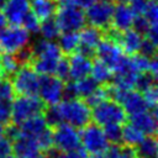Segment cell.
Segmentation results:
<instances>
[{
    "label": "cell",
    "instance_id": "40",
    "mask_svg": "<svg viewBox=\"0 0 158 158\" xmlns=\"http://www.w3.org/2000/svg\"><path fill=\"white\" fill-rule=\"evenodd\" d=\"M156 49H157V43H154L149 38H147V37L143 36L138 53L143 54L147 58H152V57H156Z\"/></svg>",
    "mask_w": 158,
    "mask_h": 158
},
{
    "label": "cell",
    "instance_id": "37",
    "mask_svg": "<svg viewBox=\"0 0 158 158\" xmlns=\"http://www.w3.org/2000/svg\"><path fill=\"white\" fill-rule=\"evenodd\" d=\"M15 91L11 84L10 78L2 77L0 79V100H7V101H12V99L15 98Z\"/></svg>",
    "mask_w": 158,
    "mask_h": 158
},
{
    "label": "cell",
    "instance_id": "46",
    "mask_svg": "<svg viewBox=\"0 0 158 158\" xmlns=\"http://www.w3.org/2000/svg\"><path fill=\"white\" fill-rule=\"evenodd\" d=\"M5 27H6V19H5V16H4L1 9H0V35H1V32H2V30H4Z\"/></svg>",
    "mask_w": 158,
    "mask_h": 158
},
{
    "label": "cell",
    "instance_id": "3",
    "mask_svg": "<svg viewBox=\"0 0 158 158\" xmlns=\"http://www.w3.org/2000/svg\"><path fill=\"white\" fill-rule=\"evenodd\" d=\"M46 105L37 95H19L11 101V122L21 123L22 121L43 112Z\"/></svg>",
    "mask_w": 158,
    "mask_h": 158
},
{
    "label": "cell",
    "instance_id": "16",
    "mask_svg": "<svg viewBox=\"0 0 158 158\" xmlns=\"http://www.w3.org/2000/svg\"><path fill=\"white\" fill-rule=\"evenodd\" d=\"M69 62V78L70 80H78L84 77L90 75L93 60L89 57H85L78 52L68 56Z\"/></svg>",
    "mask_w": 158,
    "mask_h": 158
},
{
    "label": "cell",
    "instance_id": "48",
    "mask_svg": "<svg viewBox=\"0 0 158 158\" xmlns=\"http://www.w3.org/2000/svg\"><path fill=\"white\" fill-rule=\"evenodd\" d=\"M30 158H48V156L46 154V152H38L37 154H35V156H32Z\"/></svg>",
    "mask_w": 158,
    "mask_h": 158
},
{
    "label": "cell",
    "instance_id": "31",
    "mask_svg": "<svg viewBox=\"0 0 158 158\" xmlns=\"http://www.w3.org/2000/svg\"><path fill=\"white\" fill-rule=\"evenodd\" d=\"M109 99V91H107V84H100L91 94H89L86 98H84L83 100L85 101V104L91 109L94 106H96L98 104H100L101 101Z\"/></svg>",
    "mask_w": 158,
    "mask_h": 158
},
{
    "label": "cell",
    "instance_id": "29",
    "mask_svg": "<svg viewBox=\"0 0 158 158\" xmlns=\"http://www.w3.org/2000/svg\"><path fill=\"white\" fill-rule=\"evenodd\" d=\"M46 154L48 156V158H88L89 156V153L81 146L73 151H58L53 147L48 149Z\"/></svg>",
    "mask_w": 158,
    "mask_h": 158
},
{
    "label": "cell",
    "instance_id": "42",
    "mask_svg": "<svg viewBox=\"0 0 158 158\" xmlns=\"http://www.w3.org/2000/svg\"><path fill=\"white\" fill-rule=\"evenodd\" d=\"M0 122L4 125L11 122V101L0 100Z\"/></svg>",
    "mask_w": 158,
    "mask_h": 158
},
{
    "label": "cell",
    "instance_id": "6",
    "mask_svg": "<svg viewBox=\"0 0 158 158\" xmlns=\"http://www.w3.org/2000/svg\"><path fill=\"white\" fill-rule=\"evenodd\" d=\"M115 2L111 0H95L85 9V21L102 31L111 26Z\"/></svg>",
    "mask_w": 158,
    "mask_h": 158
},
{
    "label": "cell",
    "instance_id": "27",
    "mask_svg": "<svg viewBox=\"0 0 158 158\" xmlns=\"http://www.w3.org/2000/svg\"><path fill=\"white\" fill-rule=\"evenodd\" d=\"M58 60L59 59L49 58V57H36L32 58L31 65L40 75H48V74H54Z\"/></svg>",
    "mask_w": 158,
    "mask_h": 158
},
{
    "label": "cell",
    "instance_id": "55",
    "mask_svg": "<svg viewBox=\"0 0 158 158\" xmlns=\"http://www.w3.org/2000/svg\"><path fill=\"white\" fill-rule=\"evenodd\" d=\"M1 78H2V74H1V73H0V79H1Z\"/></svg>",
    "mask_w": 158,
    "mask_h": 158
},
{
    "label": "cell",
    "instance_id": "4",
    "mask_svg": "<svg viewBox=\"0 0 158 158\" xmlns=\"http://www.w3.org/2000/svg\"><path fill=\"white\" fill-rule=\"evenodd\" d=\"M11 84L17 95H37L40 86V74L31 63L22 64L11 77Z\"/></svg>",
    "mask_w": 158,
    "mask_h": 158
},
{
    "label": "cell",
    "instance_id": "41",
    "mask_svg": "<svg viewBox=\"0 0 158 158\" xmlns=\"http://www.w3.org/2000/svg\"><path fill=\"white\" fill-rule=\"evenodd\" d=\"M149 27L151 26H149L148 21L142 15H135V19H133V22H132V28L133 30H136L142 36H146Z\"/></svg>",
    "mask_w": 158,
    "mask_h": 158
},
{
    "label": "cell",
    "instance_id": "53",
    "mask_svg": "<svg viewBox=\"0 0 158 158\" xmlns=\"http://www.w3.org/2000/svg\"><path fill=\"white\" fill-rule=\"evenodd\" d=\"M0 62H1V52H0ZM1 73V72H0Z\"/></svg>",
    "mask_w": 158,
    "mask_h": 158
},
{
    "label": "cell",
    "instance_id": "44",
    "mask_svg": "<svg viewBox=\"0 0 158 158\" xmlns=\"http://www.w3.org/2000/svg\"><path fill=\"white\" fill-rule=\"evenodd\" d=\"M148 0H128L127 4L128 6L131 7V10L133 11L135 15H141L146 7V4H147Z\"/></svg>",
    "mask_w": 158,
    "mask_h": 158
},
{
    "label": "cell",
    "instance_id": "5",
    "mask_svg": "<svg viewBox=\"0 0 158 158\" xmlns=\"http://www.w3.org/2000/svg\"><path fill=\"white\" fill-rule=\"evenodd\" d=\"M54 16L62 32L65 31L78 32L86 23L84 9L72 4H59Z\"/></svg>",
    "mask_w": 158,
    "mask_h": 158
},
{
    "label": "cell",
    "instance_id": "25",
    "mask_svg": "<svg viewBox=\"0 0 158 158\" xmlns=\"http://www.w3.org/2000/svg\"><path fill=\"white\" fill-rule=\"evenodd\" d=\"M91 77L99 83V84H109L114 77V72L112 69L106 65L104 62H101L100 59H95L91 64V70H90Z\"/></svg>",
    "mask_w": 158,
    "mask_h": 158
},
{
    "label": "cell",
    "instance_id": "26",
    "mask_svg": "<svg viewBox=\"0 0 158 158\" xmlns=\"http://www.w3.org/2000/svg\"><path fill=\"white\" fill-rule=\"evenodd\" d=\"M146 135L137 128L132 122H125L122 126V144L136 147L144 137Z\"/></svg>",
    "mask_w": 158,
    "mask_h": 158
},
{
    "label": "cell",
    "instance_id": "28",
    "mask_svg": "<svg viewBox=\"0 0 158 158\" xmlns=\"http://www.w3.org/2000/svg\"><path fill=\"white\" fill-rule=\"evenodd\" d=\"M38 32L41 33L42 38L48 40V41H54L56 38H58V36L60 35L62 31H60L54 16H53V17H49V19L41 21Z\"/></svg>",
    "mask_w": 158,
    "mask_h": 158
},
{
    "label": "cell",
    "instance_id": "24",
    "mask_svg": "<svg viewBox=\"0 0 158 158\" xmlns=\"http://www.w3.org/2000/svg\"><path fill=\"white\" fill-rule=\"evenodd\" d=\"M157 149H158V144H157L156 135L144 136L143 139L135 147L136 156L142 157V158H156Z\"/></svg>",
    "mask_w": 158,
    "mask_h": 158
},
{
    "label": "cell",
    "instance_id": "43",
    "mask_svg": "<svg viewBox=\"0 0 158 158\" xmlns=\"http://www.w3.org/2000/svg\"><path fill=\"white\" fill-rule=\"evenodd\" d=\"M12 154V142L6 137H0V158H7Z\"/></svg>",
    "mask_w": 158,
    "mask_h": 158
},
{
    "label": "cell",
    "instance_id": "39",
    "mask_svg": "<svg viewBox=\"0 0 158 158\" xmlns=\"http://www.w3.org/2000/svg\"><path fill=\"white\" fill-rule=\"evenodd\" d=\"M142 93V96L144 99V101L147 102L148 105V109L149 110H156V106H157V101H158V90H157V85H152L149 88H147L146 90L141 91Z\"/></svg>",
    "mask_w": 158,
    "mask_h": 158
},
{
    "label": "cell",
    "instance_id": "19",
    "mask_svg": "<svg viewBox=\"0 0 158 158\" xmlns=\"http://www.w3.org/2000/svg\"><path fill=\"white\" fill-rule=\"evenodd\" d=\"M142 38H143V36L131 27V28H127L121 32L120 40H118V46L121 47V49L123 51L125 54L132 56L135 53H138Z\"/></svg>",
    "mask_w": 158,
    "mask_h": 158
},
{
    "label": "cell",
    "instance_id": "23",
    "mask_svg": "<svg viewBox=\"0 0 158 158\" xmlns=\"http://www.w3.org/2000/svg\"><path fill=\"white\" fill-rule=\"evenodd\" d=\"M65 56H70L77 52L78 46H79V36L78 32L75 31H65L60 32L58 36V43H57Z\"/></svg>",
    "mask_w": 158,
    "mask_h": 158
},
{
    "label": "cell",
    "instance_id": "35",
    "mask_svg": "<svg viewBox=\"0 0 158 158\" xmlns=\"http://www.w3.org/2000/svg\"><path fill=\"white\" fill-rule=\"evenodd\" d=\"M156 78L154 75H152L149 72H142L137 75L136 83H135V89L138 91H143L147 88L152 86L156 84Z\"/></svg>",
    "mask_w": 158,
    "mask_h": 158
},
{
    "label": "cell",
    "instance_id": "12",
    "mask_svg": "<svg viewBox=\"0 0 158 158\" xmlns=\"http://www.w3.org/2000/svg\"><path fill=\"white\" fill-rule=\"evenodd\" d=\"M78 36H79V46L77 52L89 58L95 57V48L104 36L102 30L89 25L79 30Z\"/></svg>",
    "mask_w": 158,
    "mask_h": 158
},
{
    "label": "cell",
    "instance_id": "32",
    "mask_svg": "<svg viewBox=\"0 0 158 158\" xmlns=\"http://www.w3.org/2000/svg\"><path fill=\"white\" fill-rule=\"evenodd\" d=\"M141 15L148 21L151 27H158V6L156 0H148Z\"/></svg>",
    "mask_w": 158,
    "mask_h": 158
},
{
    "label": "cell",
    "instance_id": "21",
    "mask_svg": "<svg viewBox=\"0 0 158 158\" xmlns=\"http://www.w3.org/2000/svg\"><path fill=\"white\" fill-rule=\"evenodd\" d=\"M19 127H20L21 136H27V137L36 138L48 126L46 123V120H44L43 115L40 114V115H35V116L22 121L21 123H19Z\"/></svg>",
    "mask_w": 158,
    "mask_h": 158
},
{
    "label": "cell",
    "instance_id": "1",
    "mask_svg": "<svg viewBox=\"0 0 158 158\" xmlns=\"http://www.w3.org/2000/svg\"><path fill=\"white\" fill-rule=\"evenodd\" d=\"M57 106L63 122L69 123L77 128H81L91 121V109L83 99H63L57 104Z\"/></svg>",
    "mask_w": 158,
    "mask_h": 158
},
{
    "label": "cell",
    "instance_id": "20",
    "mask_svg": "<svg viewBox=\"0 0 158 158\" xmlns=\"http://www.w3.org/2000/svg\"><path fill=\"white\" fill-rule=\"evenodd\" d=\"M31 51H32V58L49 57V58L59 59L62 57V51H60L59 46L56 42L48 41V40H44V38L37 40L31 46Z\"/></svg>",
    "mask_w": 158,
    "mask_h": 158
},
{
    "label": "cell",
    "instance_id": "14",
    "mask_svg": "<svg viewBox=\"0 0 158 158\" xmlns=\"http://www.w3.org/2000/svg\"><path fill=\"white\" fill-rule=\"evenodd\" d=\"M120 104L123 107V110L128 117L149 110L147 102L144 101V99L142 96V93L136 90V89L127 90L125 93L122 100L120 101Z\"/></svg>",
    "mask_w": 158,
    "mask_h": 158
},
{
    "label": "cell",
    "instance_id": "8",
    "mask_svg": "<svg viewBox=\"0 0 158 158\" xmlns=\"http://www.w3.org/2000/svg\"><path fill=\"white\" fill-rule=\"evenodd\" d=\"M30 42V32L21 25L5 27L0 35V52L14 54Z\"/></svg>",
    "mask_w": 158,
    "mask_h": 158
},
{
    "label": "cell",
    "instance_id": "47",
    "mask_svg": "<svg viewBox=\"0 0 158 158\" xmlns=\"http://www.w3.org/2000/svg\"><path fill=\"white\" fill-rule=\"evenodd\" d=\"M88 158H107L105 152H100V153H90L88 156Z\"/></svg>",
    "mask_w": 158,
    "mask_h": 158
},
{
    "label": "cell",
    "instance_id": "45",
    "mask_svg": "<svg viewBox=\"0 0 158 158\" xmlns=\"http://www.w3.org/2000/svg\"><path fill=\"white\" fill-rule=\"evenodd\" d=\"M59 4H72V5H77L81 9H86L89 5H91L95 0H58Z\"/></svg>",
    "mask_w": 158,
    "mask_h": 158
},
{
    "label": "cell",
    "instance_id": "30",
    "mask_svg": "<svg viewBox=\"0 0 158 158\" xmlns=\"http://www.w3.org/2000/svg\"><path fill=\"white\" fill-rule=\"evenodd\" d=\"M20 64L17 63L14 54L10 53H2L1 54V62H0V72L2 77L11 78L12 74L19 69Z\"/></svg>",
    "mask_w": 158,
    "mask_h": 158
},
{
    "label": "cell",
    "instance_id": "34",
    "mask_svg": "<svg viewBox=\"0 0 158 158\" xmlns=\"http://www.w3.org/2000/svg\"><path fill=\"white\" fill-rule=\"evenodd\" d=\"M37 143L40 146L41 152H47L48 149L53 148V131L51 127L44 128L37 137Z\"/></svg>",
    "mask_w": 158,
    "mask_h": 158
},
{
    "label": "cell",
    "instance_id": "7",
    "mask_svg": "<svg viewBox=\"0 0 158 158\" xmlns=\"http://www.w3.org/2000/svg\"><path fill=\"white\" fill-rule=\"evenodd\" d=\"M80 146L90 153L105 152L110 146L104 130L95 122H89L80 131Z\"/></svg>",
    "mask_w": 158,
    "mask_h": 158
},
{
    "label": "cell",
    "instance_id": "56",
    "mask_svg": "<svg viewBox=\"0 0 158 158\" xmlns=\"http://www.w3.org/2000/svg\"><path fill=\"white\" fill-rule=\"evenodd\" d=\"M111 1H114V0H111Z\"/></svg>",
    "mask_w": 158,
    "mask_h": 158
},
{
    "label": "cell",
    "instance_id": "13",
    "mask_svg": "<svg viewBox=\"0 0 158 158\" xmlns=\"http://www.w3.org/2000/svg\"><path fill=\"white\" fill-rule=\"evenodd\" d=\"M1 9L6 22L11 25H21L26 14L31 10V4L30 0H6Z\"/></svg>",
    "mask_w": 158,
    "mask_h": 158
},
{
    "label": "cell",
    "instance_id": "11",
    "mask_svg": "<svg viewBox=\"0 0 158 158\" xmlns=\"http://www.w3.org/2000/svg\"><path fill=\"white\" fill-rule=\"evenodd\" d=\"M125 54L123 51L121 49V47L112 42L111 40L109 38H105L102 37L101 41L98 43L96 48H95V57L98 59H100L101 62H104L106 65H109L112 72L114 69L121 63V60L125 58Z\"/></svg>",
    "mask_w": 158,
    "mask_h": 158
},
{
    "label": "cell",
    "instance_id": "38",
    "mask_svg": "<svg viewBox=\"0 0 158 158\" xmlns=\"http://www.w3.org/2000/svg\"><path fill=\"white\" fill-rule=\"evenodd\" d=\"M54 75L58 77L59 79H62L64 83L70 80L69 78V62H68V56H62L57 63V67H56V72H54Z\"/></svg>",
    "mask_w": 158,
    "mask_h": 158
},
{
    "label": "cell",
    "instance_id": "36",
    "mask_svg": "<svg viewBox=\"0 0 158 158\" xmlns=\"http://www.w3.org/2000/svg\"><path fill=\"white\" fill-rule=\"evenodd\" d=\"M40 25H41V21L31 10L26 14V16L23 17V20L21 22V26L23 28H26L30 33H37L40 31Z\"/></svg>",
    "mask_w": 158,
    "mask_h": 158
},
{
    "label": "cell",
    "instance_id": "2",
    "mask_svg": "<svg viewBox=\"0 0 158 158\" xmlns=\"http://www.w3.org/2000/svg\"><path fill=\"white\" fill-rule=\"evenodd\" d=\"M91 109V120L101 127L107 125H123L127 120V115L121 104L111 99H106Z\"/></svg>",
    "mask_w": 158,
    "mask_h": 158
},
{
    "label": "cell",
    "instance_id": "17",
    "mask_svg": "<svg viewBox=\"0 0 158 158\" xmlns=\"http://www.w3.org/2000/svg\"><path fill=\"white\" fill-rule=\"evenodd\" d=\"M41 152L37 139L33 137L20 136L12 141V153L16 158H30Z\"/></svg>",
    "mask_w": 158,
    "mask_h": 158
},
{
    "label": "cell",
    "instance_id": "33",
    "mask_svg": "<svg viewBox=\"0 0 158 158\" xmlns=\"http://www.w3.org/2000/svg\"><path fill=\"white\" fill-rule=\"evenodd\" d=\"M102 130L110 144L122 143V125H107L104 126Z\"/></svg>",
    "mask_w": 158,
    "mask_h": 158
},
{
    "label": "cell",
    "instance_id": "52",
    "mask_svg": "<svg viewBox=\"0 0 158 158\" xmlns=\"http://www.w3.org/2000/svg\"><path fill=\"white\" fill-rule=\"evenodd\" d=\"M7 158H16V157H15V156H12V154H11V156H9V157H7Z\"/></svg>",
    "mask_w": 158,
    "mask_h": 158
},
{
    "label": "cell",
    "instance_id": "10",
    "mask_svg": "<svg viewBox=\"0 0 158 158\" xmlns=\"http://www.w3.org/2000/svg\"><path fill=\"white\" fill-rule=\"evenodd\" d=\"M53 131V147L58 151H73L80 146L79 128L69 125L60 123L52 128Z\"/></svg>",
    "mask_w": 158,
    "mask_h": 158
},
{
    "label": "cell",
    "instance_id": "15",
    "mask_svg": "<svg viewBox=\"0 0 158 158\" xmlns=\"http://www.w3.org/2000/svg\"><path fill=\"white\" fill-rule=\"evenodd\" d=\"M135 19V14L128 6L127 2L117 1L114 6L112 19H111V27L118 31H125L132 27V22Z\"/></svg>",
    "mask_w": 158,
    "mask_h": 158
},
{
    "label": "cell",
    "instance_id": "18",
    "mask_svg": "<svg viewBox=\"0 0 158 158\" xmlns=\"http://www.w3.org/2000/svg\"><path fill=\"white\" fill-rule=\"evenodd\" d=\"M130 122H132L137 128H139L146 136H153L157 131V112L156 110H147L141 114L130 117Z\"/></svg>",
    "mask_w": 158,
    "mask_h": 158
},
{
    "label": "cell",
    "instance_id": "54",
    "mask_svg": "<svg viewBox=\"0 0 158 158\" xmlns=\"http://www.w3.org/2000/svg\"><path fill=\"white\" fill-rule=\"evenodd\" d=\"M135 158H142V157H138V156H136V157H135Z\"/></svg>",
    "mask_w": 158,
    "mask_h": 158
},
{
    "label": "cell",
    "instance_id": "50",
    "mask_svg": "<svg viewBox=\"0 0 158 158\" xmlns=\"http://www.w3.org/2000/svg\"><path fill=\"white\" fill-rule=\"evenodd\" d=\"M5 1H6V0H0V9H1L2 6H4V4H5Z\"/></svg>",
    "mask_w": 158,
    "mask_h": 158
},
{
    "label": "cell",
    "instance_id": "9",
    "mask_svg": "<svg viewBox=\"0 0 158 158\" xmlns=\"http://www.w3.org/2000/svg\"><path fill=\"white\" fill-rule=\"evenodd\" d=\"M64 91V81L56 77L54 74L41 75L40 77V86H38V98L43 101L46 106L57 105L63 100Z\"/></svg>",
    "mask_w": 158,
    "mask_h": 158
},
{
    "label": "cell",
    "instance_id": "49",
    "mask_svg": "<svg viewBox=\"0 0 158 158\" xmlns=\"http://www.w3.org/2000/svg\"><path fill=\"white\" fill-rule=\"evenodd\" d=\"M4 127H5V125L2 122H0V137L4 136Z\"/></svg>",
    "mask_w": 158,
    "mask_h": 158
},
{
    "label": "cell",
    "instance_id": "22",
    "mask_svg": "<svg viewBox=\"0 0 158 158\" xmlns=\"http://www.w3.org/2000/svg\"><path fill=\"white\" fill-rule=\"evenodd\" d=\"M59 6L58 0H33L31 4V11L38 17L40 21L53 17Z\"/></svg>",
    "mask_w": 158,
    "mask_h": 158
},
{
    "label": "cell",
    "instance_id": "51",
    "mask_svg": "<svg viewBox=\"0 0 158 158\" xmlns=\"http://www.w3.org/2000/svg\"><path fill=\"white\" fill-rule=\"evenodd\" d=\"M117 1H121V2H127L128 0H117Z\"/></svg>",
    "mask_w": 158,
    "mask_h": 158
}]
</instances>
